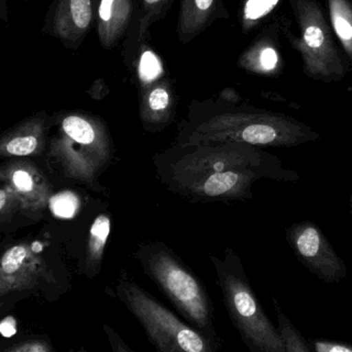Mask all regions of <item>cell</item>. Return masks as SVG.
Listing matches in <instances>:
<instances>
[{"label": "cell", "mask_w": 352, "mask_h": 352, "mask_svg": "<svg viewBox=\"0 0 352 352\" xmlns=\"http://www.w3.org/2000/svg\"><path fill=\"white\" fill-rule=\"evenodd\" d=\"M117 297L140 322L157 352H219V343L207 338L135 283L122 281Z\"/></svg>", "instance_id": "obj_1"}, {"label": "cell", "mask_w": 352, "mask_h": 352, "mask_svg": "<svg viewBox=\"0 0 352 352\" xmlns=\"http://www.w3.org/2000/svg\"><path fill=\"white\" fill-rule=\"evenodd\" d=\"M300 36L285 31L287 41L301 54L304 72L324 82H338L346 76L349 64L339 53L330 26L316 0H289Z\"/></svg>", "instance_id": "obj_2"}, {"label": "cell", "mask_w": 352, "mask_h": 352, "mask_svg": "<svg viewBox=\"0 0 352 352\" xmlns=\"http://www.w3.org/2000/svg\"><path fill=\"white\" fill-rule=\"evenodd\" d=\"M148 270L180 318L221 344L213 303L200 281L170 256H155Z\"/></svg>", "instance_id": "obj_3"}, {"label": "cell", "mask_w": 352, "mask_h": 352, "mask_svg": "<svg viewBox=\"0 0 352 352\" xmlns=\"http://www.w3.org/2000/svg\"><path fill=\"white\" fill-rule=\"evenodd\" d=\"M221 285L230 320L250 351L287 352L278 329L248 283L241 276L225 273Z\"/></svg>", "instance_id": "obj_4"}, {"label": "cell", "mask_w": 352, "mask_h": 352, "mask_svg": "<svg viewBox=\"0 0 352 352\" xmlns=\"http://www.w3.org/2000/svg\"><path fill=\"white\" fill-rule=\"evenodd\" d=\"M38 241L18 242L0 256V297L54 283Z\"/></svg>", "instance_id": "obj_5"}, {"label": "cell", "mask_w": 352, "mask_h": 352, "mask_svg": "<svg viewBox=\"0 0 352 352\" xmlns=\"http://www.w3.org/2000/svg\"><path fill=\"white\" fill-rule=\"evenodd\" d=\"M298 258L306 268L326 283H340L347 275L344 261L336 254L330 241L316 223H298L291 233Z\"/></svg>", "instance_id": "obj_6"}, {"label": "cell", "mask_w": 352, "mask_h": 352, "mask_svg": "<svg viewBox=\"0 0 352 352\" xmlns=\"http://www.w3.org/2000/svg\"><path fill=\"white\" fill-rule=\"evenodd\" d=\"M94 24V0H53L45 12L41 33L76 51Z\"/></svg>", "instance_id": "obj_7"}, {"label": "cell", "mask_w": 352, "mask_h": 352, "mask_svg": "<svg viewBox=\"0 0 352 352\" xmlns=\"http://www.w3.org/2000/svg\"><path fill=\"white\" fill-rule=\"evenodd\" d=\"M0 184L10 186L37 221L43 219L51 197L45 175L36 165L12 159L0 164Z\"/></svg>", "instance_id": "obj_8"}, {"label": "cell", "mask_w": 352, "mask_h": 352, "mask_svg": "<svg viewBox=\"0 0 352 352\" xmlns=\"http://www.w3.org/2000/svg\"><path fill=\"white\" fill-rule=\"evenodd\" d=\"M138 0H94L95 27L99 43L113 49L126 37L135 18Z\"/></svg>", "instance_id": "obj_9"}, {"label": "cell", "mask_w": 352, "mask_h": 352, "mask_svg": "<svg viewBox=\"0 0 352 352\" xmlns=\"http://www.w3.org/2000/svg\"><path fill=\"white\" fill-rule=\"evenodd\" d=\"M45 113L28 118L0 135V158H23L45 150Z\"/></svg>", "instance_id": "obj_10"}, {"label": "cell", "mask_w": 352, "mask_h": 352, "mask_svg": "<svg viewBox=\"0 0 352 352\" xmlns=\"http://www.w3.org/2000/svg\"><path fill=\"white\" fill-rule=\"evenodd\" d=\"M219 18H228L223 0H180L178 39L186 45Z\"/></svg>", "instance_id": "obj_11"}, {"label": "cell", "mask_w": 352, "mask_h": 352, "mask_svg": "<svg viewBox=\"0 0 352 352\" xmlns=\"http://www.w3.org/2000/svg\"><path fill=\"white\" fill-rule=\"evenodd\" d=\"M175 0H138L135 18L126 35V50L142 45L150 35L151 26L166 16Z\"/></svg>", "instance_id": "obj_12"}, {"label": "cell", "mask_w": 352, "mask_h": 352, "mask_svg": "<svg viewBox=\"0 0 352 352\" xmlns=\"http://www.w3.org/2000/svg\"><path fill=\"white\" fill-rule=\"evenodd\" d=\"M38 223L10 186L0 184V235Z\"/></svg>", "instance_id": "obj_13"}, {"label": "cell", "mask_w": 352, "mask_h": 352, "mask_svg": "<svg viewBox=\"0 0 352 352\" xmlns=\"http://www.w3.org/2000/svg\"><path fill=\"white\" fill-rule=\"evenodd\" d=\"M328 4L333 28L352 64V1L328 0Z\"/></svg>", "instance_id": "obj_14"}, {"label": "cell", "mask_w": 352, "mask_h": 352, "mask_svg": "<svg viewBox=\"0 0 352 352\" xmlns=\"http://www.w3.org/2000/svg\"><path fill=\"white\" fill-rule=\"evenodd\" d=\"M277 316V329L285 342L287 352H312L309 343L276 301L274 302Z\"/></svg>", "instance_id": "obj_15"}, {"label": "cell", "mask_w": 352, "mask_h": 352, "mask_svg": "<svg viewBox=\"0 0 352 352\" xmlns=\"http://www.w3.org/2000/svg\"><path fill=\"white\" fill-rule=\"evenodd\" d=\"M273 41L270 34L261 35L248 51V57H252L263 72H273L278 66L279 54Z\"/></svg>", "instance_id": "obj_16"}, {"label": "cell", "mask_w": 352, "mask_h": 352, "mask_svg": "<svg viewBox=\"0 0 352 352\" xmlns=\"http://www.w3.org/2000/svg\"><path fill=\"white\" fill-rule=\"evenodd\" d=\"M280 0H246L241 10V25L252 29L263 18L270 14Z\"/></svg>", "instance_id": "obj_17"}, {"label": "cell", "mask_w": 352, "mask_h": 352, "mask_svg": "<svg viewBox=\"0 0 352 352\" xmlns=\"http://www.w3.org/2000/svg\"><path fill=\"white\" fill-rule=\"evenodd\" d=\"M64 133L76 142L82 144H90L94 142L95 132L92 126L82 118L69 116L62 122Z\"/></svg>", "instance_id": "obj_18"}, {"label": "cell", "mask_w": 352, "mask_h": 352, "mask_svg": "<svg viewBox=\"0 0 352 352\" xmlns=\"http://www.w3.org/2000/svg\"><path fill=\"white\" fill-rule=\"evenodd\" d=\"M109 231H111V221L109 217L104 215L97 217L91 228L90 256L91 263L93 265L98 262L100 258Z\"/></svg>", "instance_id": "obj_19"}, {"label": "cell", "mask_w": 352, "mask_h": 352, "mask_svg": "<svg viewBox=\"0 0 352 352\" xmlns=\"http://www.w3.org/2000/svg\"><path fill=\"white\" fill-rule=\"evenodd\" d=\"M50 209L58 217L72 219L78 208V199L74 192H62L51 197Z\"/></svg>", "instance_id": "obj_20"}, {"label": "cell", "mask_w": 352, "mask_h": 352, "mask_svg": "<svg viewBox=\"0 0 352 352\" xmlns=\"http://www.w3.org/2000/svg\"><path fill=\"white\" fill-rule=\"evenodd\" d=\"M238 182L237 173H219L211 175L204 184V190L209 196H219L223 192H229L235 186Z\"/></svg>", "instance_id": "obj_21"}, {"label": "cell", "mask_w": 352, "mask_h": 352, "mask_svg": "<svg viewBox=\"0 0 352 352\" xmlns=\"http://www.w3.org/2000/svg\"><path fill=\"white\" fill-rule=\"evenodd\" d=\"M3 352H55L51 343L43 339H31L16 343Z\"/></svg>", "instance_id": "obj_22"}, {"label": "cell", "mask_w": 352, "mask_h": 352, "mask_svg": "<svg viewBox=\"0 0 352 352\" xmlns=\"http://www.w3.org/2000/svg\"><path fill=\"white\" fill-rule=\"evenodd\" d=\"M102 331L107 337V342H109V349L113 352H135L129 345L126 343V341L122 338L121 335L107 324H102Z\"/></svg>", "instance_id": "obj_23"}, {"label": "cell", "mask_w": 352, "mask_h": 352, "mask_svg": "<svg viewBox=\"0 0 352 352\" xmlns=\"http://www.w3.org/2000/svg\"><path fill=\"white\" fill-rule=\"evenodd\" d=\"M310 347L312 352H352V344L334 341L316 340Z\"/></svg>", "instance_id": "obj_24"}, {"label": "cell", "mask_w": 352, "mask_h": 352, "mask_svg": "<svg viewBox=\"0 0 352 352\" xmlns=\"http://www.w3.org/2000/svg\"><path fill=\"white\" fill-rule=\"evenodd\" d=\"M160 74V66L155 58H144L140 64V76L146 82H151Z\"/></svg>", "instance_id": "obj_25"}, {"label": "cell", "mask_w": 352, "mask_h": 352, "mask_svg": "<svg viewBox=\"0 0 352 352\" xmlns=\"http://www.w3.org/2000/svg\"><path fill=\"white\" fill-rule=\"evenodd\" d=\"M148 103H150L151 109L154 111H162V109H166L169 103L168 92L160 87L154 89L148 97Z\"/></svg>", "instance_id": "obj_26"}, {"label": "cell", "mask_w": 352, "mask_h": 352, "mask_svg": "<svg viewBox=\"0 0 352 352\" xmlns=\"http://www.w3.org/2000/svg\"><path fill=\"white\" fill-rule=\"evenodd\" d=\"M16 322L14 318H4L0 324V333L3 337H12V335L16 334Z\"/></svg>", "instance_id": "obj_27"}, {"label": "cell", "mask_w": 352, "mask_h": 352, "mask_svg": "<svg viewBox=\"0 0 352 352\" xmlns=\"http://www.w3.org/2000/svg\"><path fill=\"white\" fill-rule=\"evenodd\" d=\"M0 21L6 23V24H8V22H10L8 0H0Z\"/></svg>", "instance_id": "obj_28"}, {"label": "cell", "mask_w": 352, "mask_h": 352, "mask_svg": "<svg viewBox=\"0 0 352 352\" xmlns=\"http://www.w3.org/2000/svg\"><path fill=\"white\" fill-rule=\"evenodd\" d=\"M76 352H88V351H87V349H85V347H80V349H78V351Z\"/></svg>", "instance_id": "obj_29"}, {"label": "cell", "mask_w": 352, "mask_h": 352, "mask_svg": "<svg viewBox=\"0 0 352 352\" xmlns=\"http://www.w3.org/2000/svg\"><path fill=\"white\" fill-rule=\"evenodd\" d=\"M351 209H352V196H351Z\"/></svg>", "instance_id": "obj_30"}, {"label": "cell", "mask_w": 352, "mask_h": 352, "mask_svg": "<svg viewBox=\"0 0 352 352\" xmlns=\"http://www.w3.org/2000/svg\"><path fill=\"white\" fill-rule=\"evenodd\" d=\"M1 236H2V235H0V240H1Z\"/></svg>", "instance_id": "obj_31"}, {"label": "cell", "mask_w": 352, "mask_h": 352, "mask_svg": "<svg viewBox=\"0 0 352 352\" xmlns=\"http://www.w3.org/2000/svg\"><path fill=\"white\" fill-rule=\"evenodd\" d=\"M24 1H27V0H24Z\"/></svg>", "instance_id": "obj_32"}]
</instances>
